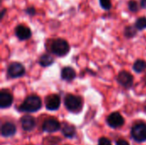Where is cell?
Listing matches in <instances>:
<instances>
[{
	"instance_id": "6da1fadb",
	"label": "cell",
	"mask_w": 146,
	"mask_h": 145,
	"mask_svg": "<svg viewBox=\"0 0 146 145\" xmlns=\"http://www.w3.org/2000/svg\"><path fill=\"white\" fill-rule=\"evenodd\" d=\"M41 99L37 96L27 97L20 107L22 112H36L41 108Z\"/></svg>"
},
{
	"instance_id": "7a4b0ae2",
	"label": "cell",
	"mask_w": 146,
	"mask_h": 145,
	"mask_svg": "<svg viewBox=\"0 0 146 145\" xmlns=\"http://www.w3.org/2000/svg\"><path fill=\"white\" fill-rule=\"evenodd\" d=\"M51 51L57 56H64L69 51V45L66 40L57 38L51 44Z\"/></svg>"
},
{
	"instance_id": "3957f363",
	"label": "cell",
	"mask_w": 146,
	"mask_h": 145,
	"mask_svg": "<svg viewBox=\"0 0 146 145\" xmlns=\"http://www.w3.org/2000/svg\"><path fill=\"white\" fill-rule=\"evenodd\" d=\"M64 104L68 110L71 112H78L82 108V100L78 96L69 94L66 96Z\"/></svg>"
},
{
	"instance_id": "277c9868",
	"label": "cell",
	"mask_w": 146,
	"mask_h": 145,
	"mask_svg": "<svg viewBox=\"0 0 146 145\" xmlns=\"http://www.w3.org/2000/svg\"><path fill=\"white\" fill-rule=\"evenodd\" d=\"M133 138L137 142L146 141V125L145 124H136L131 132Z\"/></svg>"
},
{
	"instance_id": "5b68a950",
	"label": "cell",
	"mask_w": 146,
	"mask_h": 145,
	"mask_svg": "<svg viewBox=\"0 0 146 145\" xmlns=\"http://www.w3.org/2000/svg\"><path fill=\"white\" fill-rule=\"evenodd\" d=\"M25 73V68L19 62H13L8 68V74L12 78L21 77Z\"/></svg>"
},
{
	"instance_id": "8992f818",
	"label": "cell",
	"mask_w": 146,
	"mask_h": 145,
	"mask_svg": "<svg viewBox=\"0 0 146 145\" xmlns=\"http://www.w3.org/2000/svg\"><path fill=\"white\" fill-rule=\"evenodd\" d=\"M108 125L112 128H117L124 124V119L121 115L118 112H114L110 114L107 118Z\"/></svg>"
},
{
	"instance_id": "52a82bcc",
	"label": "cell",
	"mask_w": 146,
	"mask_h": 145,
	"mask_svg": "<svg viewBox=\"0 0 146 145\" xmlns=\"http://www.w3.org/2000/svg\"><path fill=\"white\" fill-rule=\"evenodd\" d=\"M61 100L57 95H50L45 98V107L48 110H57L60 107Z\"/></svg>"
},
{
	"instance_id": "ba28073f",
	"label": "cell",
	"mask_w": 146,
	"mask_h": 145,
	"mask_svg": "<svg viewBox=\"0 0 146 145\" xmlns=\"http://www.w3.org/2000/svg\"><path fill=\"white\" fill-rule=\"evenodd\" d=\"M117 80L118 82L123 85L126 88H129L133 85V77L132 76L131 73H129L127 71H122L118 74L117 77Z\"/></svg>"
},
{
	"instance_id": "9c48e42d",
	"label": "cell",
	"mask_w": 146,
	"mask_h": 145,
	"mask_svg": "<svg viewBox=\"0 0 146 145\" xmlns=\"http://www.w3.org/2000/svg\"><path fill=\"white\" fill-rule=\"evenodd\" d=\"M15 33L20 40L28 39L32 35L30 28L25 25H18L15 29Z\"/></svg>"
},
{
	"instance_id": "30bf717a",
	"label": "cell",
	"mask_w": 146,
	"mask_h": 145,
	"mask_svg": "<svg viewBox=\"0 0 146 145\" xmlns=\"http://www.w3.org/2000/svg\"><path fill=\"white\" fill-rule=\"evenodd\" d=\"M61 126L57 120L50 118L46 120L43 124V130L47 132H55L60 129Z\"/></svg>"
},
{
	"instance_id": "8fae6325",
	"label": "cell",
	"mask_w": 146,
	"mask_h": 145,
	"mask_svg": "<svg viewBox=\"0 0 146 145\" xmlns=\"http://www.w3.org/2000/svg\"><path fill=\"white\" fill-rule=\"evenodd\" d=\"M21 124L22 128L27 131V132H30L32 131L34 127H35V120L33 117L30 116V115H25L21 119Z\"/></svg>"
},
{
	"instance_id": "7c38bea8",
	"label": "cell",
	"mask_w": 146,
	"mask_h": 145,
	"mask_svg": "<svg viewBox=\"0 0 146 145\" xmlns=\"http://www.w3.org/2000/svg\"><path fill=\"white\" fill-rule=\"evenodd\" d=\"M15 132H16V127L11 122H6L2 126L1 134L3 137H6V138L11 137L15 133Z\"/></svg>"
},
{
	"instance_id": "4fadbf2b",
	"label": "cell",
	"mask_w": 146,
	"mask_h": 145,
	"mask_svg": "<svg viewBox=\"0 0 146 145\" xmlns=\"http://www.w3.org/2000/svg\"><path fill=\"white\" fill-rule=\"evenodd\" d=\"M13 97L6 91H2L0 92V107L2 109L8 108L12 104Z\"/></svg>"
},
{
	"instance_id": "5bb4252c",
	"label": "cell",
	"mask_w": 146,
	"mask_h": 145,
	"mask_svg": "<svg viewBox=\"0 0 146 145\" xmlns=\"http://www.w3.org/2000/svg\"><path fill=\"white\" fill-rule=\"evenodd\" d=\"M76 76V73L74 70L73 68L71 67H66L62 70L61 73V77L62 79L67 80V81H71L73 80Z\"/></svg>"
},
{
	"instance_id": "9a60e30c",
	"label": "cell",
	"mask_w": 146,
	"mask_h": 145,
	"mask_svg": "<svg viewBox=\"0 0 146 145\" xmlns=\"http://www.w3.org/2000/svg\"><path fill=\"white\" fill-rule=\"evenodd\" d=\"M62 132L63 133V135L67 138H72L73 137H74L75 133H76V130H75V127L70 124H68V123H64L62 124Z\"/></svg>"
},
{
	"instance_id": "2e32d148",
	"label": "cell",
	"mask_w": 146,
	"mask_h": 145,
	"mask_svg": "<svg viewBox=\"0 0 146 145\" xmlns=\"http://www.w3.org/2000/svg\"><path fill=\"white\" fill-rule=\"evenodd\" d=\"M54 62V59L50 55H43L39 59V64L42 67H48Z\"/></svg>"
},
{
	"instance_id": "e0dca14e",
	"label": "cell",
	"mask_w": 146,
	"mask_h": 145,
	"mask_svg": "<svg viewBox=\"0 0 146 145\" xmlns=\"http://www.w3.org/2000/svg\"><path fill=\"white\" fill-rule=\"evenodd\" d=\"M146 69V62L144 60L139 59L133 64V70L137 73H141Z\"/></svg>"
},
{
	"instance_id": "ac0fdd59",
	"label": "cell",
	"mask_w": 146,
	"mask_h": 145,
	"mask_svg": "<svg viewBox=\"0 0 146 145\" xmlns=\"http://www.w3.org/2000/svg\"><path fill=\"white\" fill-rule=\"evenodd\" d=\"M135 27L138 30H143L146 28V17H139L135 22Z\"/></svg>"
},
{
	"instance_id": "d6986e66",
	"label": "cell",
	"mask_w": 146,
	"mask_h": 145,
	"mask_svg": "<svg viewBox=\"0 0 146 145\" xmlns=\"http://www.w3.org/2000/svg\"><path fill=\"white\" fill-rule=\"evenodd\" d=\"M99 3H100L101 7L105 10L110 9L111 6H112L111 0H99Z\"/></svg>"
},
{
	"instance_id": "ffe728a7",
	"label": "cell",
	"mask_w": 146,
	"mask_h": 145,
	"mask_svg": "<svg viewBox=\"0 0 146 145\" xmlns=\"http://www.w3.org/2000/svg\"><path fill=\"white\" fill-rule=\"evenodd\" d=\"M136 28V27H135ZM133 26H127L125 29V35L128 38L133 37L136 34V29Z\"/></svg>"
},
{
	"instance_id": "44dd1931",
	"label": "cell",
	"mask_w": 146,
	"mask_h": 145,
	"mask_svg": "<svg viewBox=\"0 0 146 145\" xmlns=\"http://www.w3.org/2000/svg\"><path fill=\"white\" fill-rule=\"evenodd\" d=\"M128 8L132 12H137L139 10V3L135 0H131L128 3Z\"/></svg>"
},
{
	"instance_id": "7402d4cb",
	"label": "cell",
	"mask_w": 146,
	"mask_h": 145,
	"mask_svg": "<svg viewBox=\"0 0 146 145\" xmlns=\"http://www.w3.org/2000/svg\"><path fill=\"white\" fill-rule=\"evenodd\" d=\"M98 145H112L111 142L106 138H101L98 141Z\"/></svg>"
},
{
	"instance_id": "603a6c76",
	"label": "cell",
	"mask_w": 146,
	"mask_h": 145,
	"mask_svg": "<svg viewBox=\"0 0 146 145\" xmlns=\"http://www.w3.org/2000/svg\"><path fill=\"white\" fill-rule=\"evenodd\" d=\"M116 145H129V144L125 139H119L116 141Z\"/></svg>"
},
{
	"instance_id": "cb8c5ba5",
	"label": "cell",
	"mask_w": 146,
	"mask_h": 145,
	"mask_svg": "<svg viewBox=\"0 0 146 145\" xmlns=\"http://www.w3.org/2000/svg\"><path fill=\"white\" fill-rule=\"evenodd\" d=\"M141 7L146 9V0H141Z\"/></svg>"
},
{
	"instance_id": "d4e9b609",
	"label": "cell",
	"mask_w": 146,
	"mask_h": 145,
	"mask_svg": "<svg viewBox=\"0 0 146 145\" xmlns=\"http://www.w3.org/2000/svg\"><path fill=\"white\" fill-rule=\"evenodd\" d=\"M145 110H146V107H145Z\"/></svg>"
}]
</instances>
